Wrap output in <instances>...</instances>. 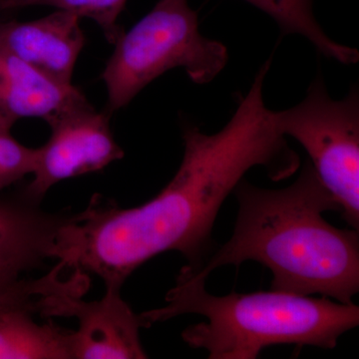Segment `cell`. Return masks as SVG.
Instances as JSON below:
<instances>
[{
  "label": "cell",
  "mask_w": 359,
  "mask_h": 359,
  "mask_svg": "<svg viewBox=\"0 0 359 359\" xmlns=\"http://www.w3.org/2000/svg\"><path fill=\"white\" fill-rule=\"evenodd\" d=\"M178 171L155 198L121 209L92 201L67 216L57 231L52 257L69 271L94 273L106 287H122L141 264L162 252H178L200 269L215 252L212 231L224 200L255 167L282 181L301 160L264 100V80L255 78L230 121L217 133L183 130Z\"/></svg>",
  "instance_id": "1"
},
{
  "label": "cell",
  "mask_w": 359,
  "mask_h": 359,
  "mask_svg": "<svg viewBox=\"0 0 359 359\" xmlns=\"http://www.w3.org/2000/svg\"><path fill=\"white\" fill-rule=\"evenodd\" d=\"M238 203L235 230L200 269L207 280L215 269L255 261L271 269V290L320 294L351 304L359 292V233L339 229L323 217L341 207L309 161L292 185L259 188L243 179L233 191Z\"/></svg>",
  "instance_id": "2"
},
{
  "label": "cell",
  "mask_w": 359,
  "mask_h": 359,
  "mask_svg": "<svg viewBox=\"0 0 359 359\" xmlns=\"http://www.w3.org/2000/svg\"><path fill=\"white\" fill-rule=\"evenodd\" d=\"M207 280L183 266L163 308L140 314L145 328L184 316L207 321L190 325L182 339L205 349L210 359H256L278 344L332 349L342 334L359 325V306L327 297H313L271 290L223 297L205 290Z\"/></svg>",
  "instance_id": "3"
},
{
  "label": "cell",
  "mask_w": 359,
  "mask_h": 359,
  "mask_svg": "<svg viewBox=\"0 0 359 359\" xmlns=\"http://www.w3.org/2000/svg\"><path fill=\"white\" fill-rule=\"evenodd\" d=\"M114 44L102 72L110 115L167 71L183 68L194 83L204 85L229 61L226 47L200 32L198 13L188 0H159Z\"/></svg>",
  "instance_id": "4"
},
{
  "label": "cell",
  "mask_w": 359,
  "mask_h": 359,
  "mask_svg": "<svg viewBox=\"0 0 359 359\" xmlns=\"http://www.w3.org/2000/svg\"><path fill=\"white\" fill-rule=\"evenodd\" d=\"M285 137L306 149L309 162L341 207V216L359 230V95L351 89L341 100L330 98L321 75L309 85L306 98L276 111Z\"/></svg>",
  "instance_id": "5"
},
{
  "label": "cell",
  "mask_w": 359,
  "mask_h": 359,
  "mask_svg": "<svg viewBox=\"0 0 359 359\" xmlns=\"http://www.w3.org/2000/svg\"><path fill=\"white\" fill-rule=\"evenodd\" d=\"M110 114L88 103L49 123L50 138L36 149L26 199L39 203L59 182L100 171L122 159L124 152L110 129Z\"/></svg>",
  "instance_id": "6"
},
{
  "label": "cell",
  "mask_w": 359,
  "mask_h": 359,
  "mask_svg": "<svg viewBox=\"0 0 359 359\" xmlns=\"http://www.w3.org/2000/svg\"><path fill=\"white\" fill-rule=\"evenodd\" d=\"M82 297L52 294L43 302V316H73L78 328L71 332L72 359H144L140 330L145 328L121 297V287H107L102 299L84 302Z\"/></svg>",
  "instance_id": "7"
},
{
  "label": "cell",
  "mask_w": 359,
  "mask_h": 359,
  "mask_svg": "<svg viewBox=\"0 0 359 359\" xmlns=\"http://www.w3.org/2000/svg\"><path fill=\"white\" fill-rule=\"evenodd\" d=\"M77 14L57 9L27 22L0 25V47L35 69L65 84L72 77L85 37Z\"/></svg>",
  "instance_id": "8"
},
{
  "label": "cell",
  "mask_w": 359,
  "mask_h": 359,
  "mask_svg": "<svg viewBox=\"0 0 359 359\" xmlns=\"http://www.w3.org/2000/svg\"><path fill=\"white\" fill-rule=\"evenodd\" d=\"M88 103L75 85L56 81L0 47V129L11 131L22 118L49 124Z\"/></svg>",
  "instance_id": "9"
},
{
  "label": "cell",
  "mask_w": 359,
  "mask_h": 359,
  "mask_svg": "<svg viewBox=\"0 0 359 359\" xmlns=\"http://www.w3.org/2000/svg\"><path fill=\"white\" fill-rule=\"evenodd\" d=\"M66 216L40 211L39 204L0 202V280H15L52 259L59 228Z\"/></svg>",
  "instance_id": "10"
},
{
  "label": "cell",
  "mask_w": 359,
  "mask_h": 359,
  "mask_svg": "<svg viewBox=\"0 0 359 359\" xmlns=\"http://www.w3.org/2000/svg\"><path fill=\"white\" fill-rule=\"evenodd\" d=\"M32 309L0 311V359H72L71 330L33 320Z\"/></svg>",
  "instance_id": "11"
},
{
  "label": "cell",
  "mask_w": 359,
  "mask_h": 359,
  "mask_svg": "<svg viewBox=\"0 0 359 359\" xmlns=\"http://www.w3.org/2000/svg\"><path fill=\"white\" fill-rule=\"evenodd\" d=\"M271 16L283 34L302 35L316 50L344 65L359 60L358 49L334 41L323 32L313 14V0H245Z\"/></svg>",
  "instance_id": "12"
},
{
  "label": "cell",
  "mask_w": 359,
  "mask_h": 359,
  "mask_svg": "<svg viewBox=\"0 0 359 359\" xmlns=\"http://www.w3.org/2000/svg\"><path fill=\"white\" fill-rule=\"evenodd\" d=\"M69 289V280L56 266L46 276L40 278L0 280V311L25 308L40 314L44 297L63 294Z\"/></svg>",
  "instance_id": "13"
},
{
  "label": "cell",
  "mask_w": 359,
  "mask_h": 359,
  "mask_svg": "<svg viewBox=\"0 0 359 359\" xmlns=\"http://www.w3.org/2000/svg\"><path fill=\"white\" fill-rule=\"evenodd\" d=\"M127 0H35L32 6H48L87 18L100 26L106 39L114 44L123 30L117 25Z\"/></svg>",
  "instance_id": "14"
},
{
  "label": "cell",
  "mask_w": 359,
  "mask_h": 359,
  "mask_svg": "<svg viewBox=\"0 0 359 359\" xmlns=\"http://www.w3.org/2000/svg\"><path fill=\"white\" fill-rule=\"evenodd\" d=\"M36 160V149L21 145L11 131L0 129V190L32 175Z\"/></svg>",
  "instance_id": "15"
},
{
  "label": "cell",
  "mask_w": 359,
  "mask_h": 359,
  "mask_svg": "<svg viewBox=\"0 0 359 359\" xmlns=\"http://www.w3.org/2000/svg\"><path fill=\"white\" fill-rule=\"evenodd\" d=\"M35 0H0V6L2 8H18L32 6Z\"/></svg>",
  "instance_id": "16"
}]
</instances>
